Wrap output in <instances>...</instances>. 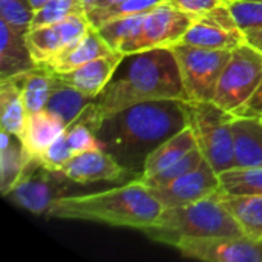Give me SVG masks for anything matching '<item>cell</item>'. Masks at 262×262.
Segmentation results:
<instances>
[{"instance_id": "obj_1", "label": "cell", "mask_w": 262, "mask_h": 262, "mask_svg": "<svg viewBox=\"0 0 262 262\" xmlns=\"http://www.w3.org/2000/svg\"><path fill=\"white\" fill-rule=\"evenodd\" d=\"M186 103L181 100L144 101L106 117L97 134L103 150L141 177L149 154L189 126Z\"/></svg>"}, {"instance_id": "obj_2", "label": "cell", "mask_w": 262, "mask_h": 262, "mask_svg": "<svg viewBox=\"0 0 262 262\" xmlns=\"http://www.w3.org/2000/svg\"><path fill=\"white\" fill-rule=\"evenodd\" d=\"M158 100L187 101L178 60L170 48L124 55L94 104L104 120L129 106Z\"/></svg>"}, {"instance_id": "obj_3", "label": "cell", "mask_w": 262, "mask_h": 262, "mask_svg": "<svg viewBox=\"0 0 262 262\" xmlns=\"http://www.w3.org/2000/svg\"><path fill=\"white\" fill-rule=\"evenodd\" d=\"M163 210V204L149 187L140 180H132L103 192L60 198L49 209L48 216L144 230L157 221Z\"/></svg>"}, {"instance_id": "obj_4", "label": "cell", "mask_w": 262, "mask_h": 262, "mask_svg": "<svg viewBox=\"0 0 262 262\" xmlns=\"http://www.w3.org/2000/svg\"><path fill=\"white\" fill-rule=\"evenodd\" d=\"M143 232L152 241L173 247L186 239L244 235L235 216L221 201L220 193L192 204L167 207Z\"/></svg>"}, {"instance_id": "obj_5", "label": "cell", "mask_w": 262, "mask_h": 262, "mask_svg": "<svg viewBox=\"0 0 262 262\" xmlns=\"http://www.w3.org/2000/svg\"><path fill=\"white\" fill-rule=\"evenodd\" d=\"M186 106L189 126L195 132L204 158L218 173L235 167V115L213 101H187Z\"/></svg>"}, {"instance_id": "obj_6", "label": "cell", "mask_w": 262, "mask_h": 262, "mask_svg": "<svg viewBox=\"0 0 262 262\" xmlns=\"http://www.w3.org/2000/svg\"><path fill=\"white\" fill-rule=\"evenodd\" d=\"M170 49L178 60L187 101H213L218 80L232 51L206 49L187 43H177Z\"/></svg>"}, {"instance_id": "obj_7", "label": "cell", "mask_w": 262, "mask_h": 262, "mask_svg": "<svg viewBox=\"0 0 262 262\" xmlns=\"http://www.w3.org/2000/svg\"><path fill=\"white\" fill-rule=\"evenodd\" d=\"M262 78V54L249 43L232 51L218 80L213 103L227 112H235L255 92Z\"/></svg>"}, {"instance_id": "obj_8", "label": "cell", "mask_w": 262, "mask_h": 262, "mask_svg": "<svg viewBox=\"0 0 262 262\" xmlns=\"http://www.w3.org/2000/svg\"><path fill=\"white\" fill-rule=\"evenodd\" d=\"M75 181L66 178L61 172L46 169L37 157L26 166L20 181L6 196L15 206L34 213L43 215L60 200L72 195Z\"/></svg>"}, {"instance_id": "obj_9", "label": "cell", "mask_w": 262, "mask_h": 262, "mask_svg": "<svg viewBox=\"0 0 262 262\" xmlns=\"http://www.w3.org/2000/svg\"><path fill=\"white\" fill-rule=\"evenodd\" d=\"M192 18V14L177 9L169 3H161L144 14L141 26L135 35L120 48V52L127 55L157 48H172L181 43L190 28Z\"/></svg>"}, {"instance_id": "obj_10", "label": "cell", "mask_w": 262, "mask_h": 262, "mask_svg": "<svg viewBox=\"0 0 262 262\" xmlns=\"http://www.w3.org/2000/svg\"><path fill=\"white\" fill-rule=\"evenodd\" d=\"M181 43L206 49L233 51L239 45L246 43V34L241 31L227 5L223 2L207 12L193 15L190 28Z\"/></svg>"}, {"instance_id": "obj_11", "label": "cell", "mask_w": 262, "mask_h": 262, "mask_svg": "<svg viewBox=\"0 0 262 262\" xmlns=\"http://www.w3.org/2000/svg\"><path fill=\"white\" fill-rule=\"evenodd\" d=\"M175 249L184 258L204 262H262V241L243 236L186 239Z\"/></svg>"}, {"instance_id": "obj_12", "label": "cell", "mask_w": 262, "mask_h": 262, "mask_svg": "<svg viewBox=\"0 0 262 262\" xmlns=\"http://www.w3.org/2000/svg\"><path fill=\"white\" fill-rule=\"evenodd\" d=\"M91 28L86 14H75L52 25L29 29L26 43L35 63H46L74 46Z\"/></svg>"}, {"instance_id": "obj_13", "label": "cell", "mask_w": 262, "mask_h": 262, "mask_svg": "<svg viewBox=\"0 0 262 262\" xmlns=\"http://www.w3.org/2000/svg\"><path fill=\"white\" fill-rule=\"evenodd\" d=\"M149 190L163 204V207L167 209L192 204L220 193L221 181L220 173L204 158V161L198 167L177 178L167 186Z\"/></svg>"}, {"instance_id": "obj_14", "label": "cell", "mask_w": 262, "mask_h": 262, "mask_svg": "<svg viewBox=\"0 0 262 262\" xmlns=\"http://www.w3.org/2000/svg\"><path fill=\"white\" fill-rule=\"evenodd\" d=\"M66 178L77 184H91L98 181L138 180L140 175L121 166L106 150H89L74 155L60 170Z\"/></svg>"}, {"instance_id": "obj_15", "label": "cell", "mask_w": 262, "mask_h": 262, "mask_svg": "<svg viewBox=\"0 0 262 262\" xmlns=\"http://www.w3.org/2000/svg\"><path fill=\"white\" fill-rule=\"evenodd\" d=\"M123 57H124V54H121V52L103 55V57H98L74 71H69L64 74H57V77L63 83L74 86L75 89L95 98L111 81L118 64L121 63Z\"/></svg>"}, {"instance_id": "obj_16", "label": "cell", "mask_w": 262, "mask_h": 262, "mask_svg": "<svg viewBox=\"0 0 262 262\" xmlns=\"http://www.w3.org/2000/svg\"><path fill=\"white\" fill-rule=\"evenodd\" d=\"M35 66L37 63L28 48L26 35L0 20V81L18 77Z\"/></svg>"}, {"instance_id": "obj_17", "label": "cell", "mask_w": 262, "mask_h": 262, "mask_svg": "<svg viewBox=\"0 0 262 262\" xmlns=\"http://www.w3.org/2000/svg\"><path fill=\"white\" fill-rule=\"evenodd\" d=\"M114 52H118V51L112 49L107 45V41L101 37L100 31L92 26L74 46H71L68 51L61 52L60 55L51 58L45 64H48L55 74H64L98 57L109 55Z\"/></svg>"}, {"instance_id": "obj_18", "label": "cell", "mask_w": 262, "mask_h": 262, "mask_svg": "<svg viewBox=\"0 0 262 262\" xmlns=\"http://www.w3.org/2000/svg\"><path fill=\"white\" fill-rule=\"evenodd\" d=\"M196 147L200 146H198L195 132L190 126H186L184 129H181L180 132H177L166 141H163L155 150L149 154V157L144 161L143 173L140 178L152 177L170 167L172 164L180 161L183 157H186L189 152H192Z\"/></svg>"}, {"instance_id": "obj_19", "label": "cell", "mask_w": 262, "mask_h": 262, "mask_svg": "<svg viewBox=\"0 0 262 262\" xmlns=\"http://www.w3.org/2000/svg\"><path fill=\"white\" fill-rule=\"evenodd\" d=\"M34 158L21 140L2 129L0 134V192L8 196L20 181L26 166Z\"/></svg>"}, {"instance_id": "obj_20", "label": "cell", "mask_w": 262, "mask_h": 262, "mask_svg": "<svg viewBox=\"0 0 262 262\" xmlns=\"http://www.w3.org/2000/svg\"><path fill=\"white\" fill-rule=\"evenodd\" d=\"M64 130L66 124L63 123L61 118H58L57 115L46 109H41L35 114L28 115L25 132L20 140L31 155L38 157Z\"/></svg>"}, {"instance_id": "obj_21", "label": "cell", "mask_w": 262, "mask_h": 262, "mask_svg": "<svg viewBox=\"0 0 262 262\" xmlns=\"http://www.w3.org/2000/svg\"><path fill=\"white\" fill-rule=\"evenodd\" d=\"M18 83L23 103L26 106L28 114H35L45 109L55 84H57V74L45 63H37L35 68L31 71L14 77Z\"/></svg>"}, {"instance_id": "obj_22", "label": "cell", "mask_w": 262, "mask_h": 262, "mask_svg": "<svg viewBox=\"0 0 262 262\" xmlns=\"http://www.w3.org/2000/svg\"><path fill=\"white\" fill-rule=\"evenodd\" d=\"M235 167H262V124L258 118L233 120Z\"/></svg>"}, {"instance_id": "obj_23", "label": "cell", "mask_w": 262, "mask_h": 262, "mask_svg": "<svg viewBox=\"0 0 262 262\" xmlns=\"http://www.w3.org/2000/svg\"><path fill=\"white\" fill-rule=\"evenodd\" d=\"M21 91L14 78L0 81V124L2 129L21 138L28 120Z\"/></svg>"}, {"instance_id": "obj_24", "label": "cell", "mask_w": 262, "mask_h": 262, "mask_svg": "<svg viewBox=\"0 0 262 262\" xmlns=\"http://www.w3.org/2000/svg\"><path fill=\"white\" fill-rule=\"evenodd\" d=\"M221 201L235 216L246 236L262 241V195H226L221 193Z\"/></svg>"}, {"instance_id": "obj_25", "label": "cell", "mask_w": 262, "mask_h": 262, "mask_svg": "<svg viewBox=\"0 0 262 262\" xmlns=\"http://www.w3.org/2000/svg\"><path fill=\"white\" fill-rule=\"evenodd\" d=\"M92 101H94V97L75 89L74 86H69L66 83H63L58 78L57 84H55V88H54L46 106H45V109L52 112L58 118H61L63 123L68 126Z\"/></svg>"}, {"instance_id": "obj_26", "label": "cell", "mask_w": 262, "mask_h": 262, "mask_svg": "<svg viewBox=\"0 0 262 262\" xmlns=\"http://www.w3.org/2000/svg\"><path fill=\"white\" fill-rule=\"evenodd\" d=\"M221 193L262 195V167H232L220 173Z\"/></svg>"}, {"instance_id": "obj_27", "label": "cell", "mask_w": 262, "mask_h": 262, "mask_svg": "<svg viewBox=\"0 0 262 262\" xmlns=\"http://www.w3.org/2000/svg\"><path fill=\"white\" fill-rule=\"evenodd\" d=\"M161 3H166V0H124L118 5L94 8L89 12H86V17L89 18L91 25L98 29L107 21H112L117 18H126V17L146 14Z\"/></svg>"}, {"instance_id": "obj_28", "label": "cell", "mask_w": 262, "mask_h": 262, "mask_svg": "<svg viewBox=\"0 0 262 262\" xmlns=\"http://www.w3.org/2000/svg\"><path fill=\"white\" fill-rule=\"evenodd\" d=\"M204 161V155L201 152L200 147L193 149L192 152H189L186 157H183L180 161H177L175 164H172L170 167L152 175V177H147V178H138L144 186H147L149 189H158V187H163V186H167L169 183L175 181L177 178L186 175L187 172L193 170L195 167H198L201 163Z\"/></svg>"}, {"instance_id": "obj_29", "label": "cell", "mask_w": 262, "mask_h": 262, "mask_svg": "<svg viewBox=\"0 0 262 262\" xmlns=\"http://www.w3.org/2000/svg\"><path fill=\"white\" fill-rule=\"evenodd\" d=\"M75 14H84L81 0H48L41 8L35 9L31 29L57 23Z\"/></svg>"}, {"instance_id": "obj_30", "label": "cell", "mask_w": 262, "mask_h": 262, "mask_svg": "<svg viewBox=\"0 0 262 262\" xmlns=\"http://www.w3.org/2000/svg\"><path fill=\"white\" fill-rule=\"evenodd\" d=\"M34 12L31 0H0V20L23 35L31 29Z\"/></svg>"}, {"instance_id": "obj_31", "label": "cell", "mask_w": 262, "mask_h": 262, "mask_svg": "<svg viewBox=\"0 0 262 262\" xmlns=\"http://www.w3.org/2000/svg\"><path fill=\"white\" fill-rule=\"evenodd\" d=\"M144 14L141 15H134V17H126V18H117L112 21H107L106 25L100 26L98 31L101 34V37L107 41V45L120 52V48L127 43L135 32L138 31V28L141 26Z\"/></svg>"}, {"instance_id": "obj_32", "label": "cell", "mask_w": 262, "mask_h": 262, "mask_svg": "<svg viewBox=\"0 0 262 262\" xmlns=\"http://www.w3.org/2000/svg\"><path fill=\"white\" fill-rule=\"evenodd\" d=\"M224 3L244 34L262 28V0H224Z\"/></svg>"}, {"instance_id": "obj_33", "label": "cell", "mask_w": 262, "mask_h": 262, "mask_svg": "<svg viewBox=\"0 0 262 262\" xmlns=\"http://www.w3.org/2000/svg\"><path fill=\"white\" fill-rule=\"evenodd\" d=\"M74 157V152L68 143V137L66 132H63L46 150H43L37 158L40 160V163L49 169V170H55L60 172L64 164Z\"/></svg>"}, {"instance_id": "obj_34", "label": "cell", "mask_w": 262, "mask_h": 262, "mask_svg": "<svg viewBox=\"0 0 262 262\" xmlns=\"http://www.w3.org/2000/svg\"><path fill=\"white\" fill-rule=\"evenodd\" d=\"M232 114L238 118H259L262 117V78L258 88L255 89V92L250 95V98Z\"/></svg>"}, {"instance_id": "obj_35", "label": "cell", "mask_w": 262, "mask_h": 262, "mask_svg": "<svg viewBox=\"0 0 262 262\" xmlns=\"http://www.w3.org/2000/svg\"><path fill=\"white\" fill-rule=\"evenodd\" d=\"M224 0H166V3L172 5L177 9H181L184 12H189L192 15L207 12L218 5H221Z\"/></svg>"}, {"instance_id": "obj_36", "label": "cell", "mask_w": 262, "mask_h": 262, "mask_svg": "<svg viewBox=\"0 0 262 262\" xmlns=\"http://www.w3.org/2000/svg\"><path fill=\"white\" fill-rule=\"evenodd\" d=\"M246 43H249L252 48H255L262 54V28L246 32Z\"/></svg>"}, {"instance_id": "obj_37", "label": "cell", "mask_w": 262, "mask_h": 262, "mask_svg": "<svg viewBox=\"0 0 262 262\" xmlns=\"http://www.w3.org/2000/svg\"><path fill=\"white\" fill-rule=\"evenodd\" d=\"M124 0H95V5L94 8H101V6H111V5H118ZM92 8V9H94Z\"/></svg>"}, {"instance_id": "obj_38", "label": "cell", "mask_w": 262, "mask_h": 262, "mask_svg": "<svg viewBox=\"0 0 262 262\" xmlns=\"http://www.w3.org/2000/svg\"><path fill=\"white\" fill-rule=\"evenodd\" d=\"M94 5H95V0H81V6H83L84 14L89 12V11L94 8Z\"/></svg>"}, {"instance_id": "obj_39", "label": "cell", "mask_w": 262, "mask_h": 262, "mask_svg": "<svg viewBox=\"0 0 262 262\" xmlns=\"http://www.w3.org/2000/svg\"><path fill=\"white\" fill-rule=\"evenodd\" d=\"M46 2H48V0H31V3H32L34 9H38V8H41V6H43Z\"/></svg>"}, {"instance_id": "obj_40", "label": "cell", "mask_w": 262, "mask_h": 262, "mask_svg": "<svg viewBox=\"0 0 262 262\" xmlns=\"http://www.w3.org/2000/svg\"><path fill=\"white\" fill-rule=\"evenodd\" d=\"M258 121H259V123L262 124V117H259V118H258Z\"/></svg>"}]
</instances>
